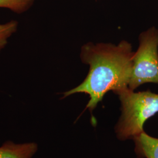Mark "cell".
Returning a JSON list of instances; mask_svg holds the SVG:
<instances>
[{
  "label": "cell",
  "mask_w": 158,
  "mask_h": 158,
  "mask_svg": "<svg viewBox=\"0 0 158 158\" xmlns=\"http://www.w3.org/2000/svg\"><path fill=\"white\" fill-rule=\"evenodd\" d=\"M134 55L132 45L125 40L118 45L89 43L83 46L80 58L89 65V73L77 87L64 93L63 98L78 93L87 94L90 98L86 108L91 112L108 91L115 93L128 88Z\"/></svg>",
  "instance_id": "cell-1"
},
{
  "label": "cell",
  "mask_w": 158,
  "mask_h": 158,
  "mask_svg": "<svg viewBox=\"0 0 158 158\" xmlns=\"http://www.w3.org/2000/svg\"><path fill=\"white\" fill-rule=\"evenodd\" d=\"M121 102L122 115L115 128L120 140L134 139L143 132L145 123L158 113V94L134 92L127 88L115 93Z\"/></svg>",
  "instance_id": "cell-2"
},
{
  "label": "cell",
  "mask_w": 158,
  "mask_h": 158,
  "mask_svg": "<svg viewBox=\"0 0 158 158\" xmlns=\"http://www.w3.org/2000/svg\"><path fill=\"white\" fill-rule=\"evenodd\" d=\"M139 46L134 53L128 88L134 90L139 85L158 84V30L154 27L139 36Z\"/></svg>",
  "instance_id": "cell-3"
},
{
  "label": "cell",
  "mask_w": 158,
  "mask_h": 158,
  "mask_svg": "<svg viewBox=\"0 0 158 158\" xmlns=\"http://www.w3.org/2000/svg\"><path fill=\"white\" fill-rule=\"evenodd\" d=\"M37 150L34 142L16 144L8 141L0 147V158H31Z\"/></svg>",
  "instance_id": "cell-4"
},
{
  "label": "cell",
  "mask_w": 158,
  "mask_h": 158,
  "mask_svg": "<svg viewBox=\"0 0 158 158\" xmlns=\"http://www.w3.org/2000/svg\"><path fill=\"white\" fill-rule=\"evenodd\" d=\"M133 139L135 143V152L139 158H158V138L143 131Z\"/></svg>",
  "instance_id": "cell-5"
},
{
  "label": "cell",
  "mask_w": 158,
  "mask_h": 158,
  "mask_svg": "<svg viewBox=\"0 0 158 158\" xmlns=\"http://www.w3.org/2000/svg\"><path fill=\"white\" fill-rule=\"evenodd\" d=\"M34 0H0V8H6L18 14L27 11Z\"/></svg>",
  "instance_id": "cell-6"
},
{
  "label": "cell",
  "mask_w": 158,
  "mask_h": 158,
  "mask_svg": "<svg viewBox=\"0 0 158 158\" xmlns=\"http://www.w3.org/2000/svg\"><path fill=\"white\" fill-rule=\"evenodd\" d=\"M18 22L11 21L5 24H0V51L6 45L7 40L17 31Z\"/></svg>",
  "instance_id": "cell-7"
}]
</instances>
